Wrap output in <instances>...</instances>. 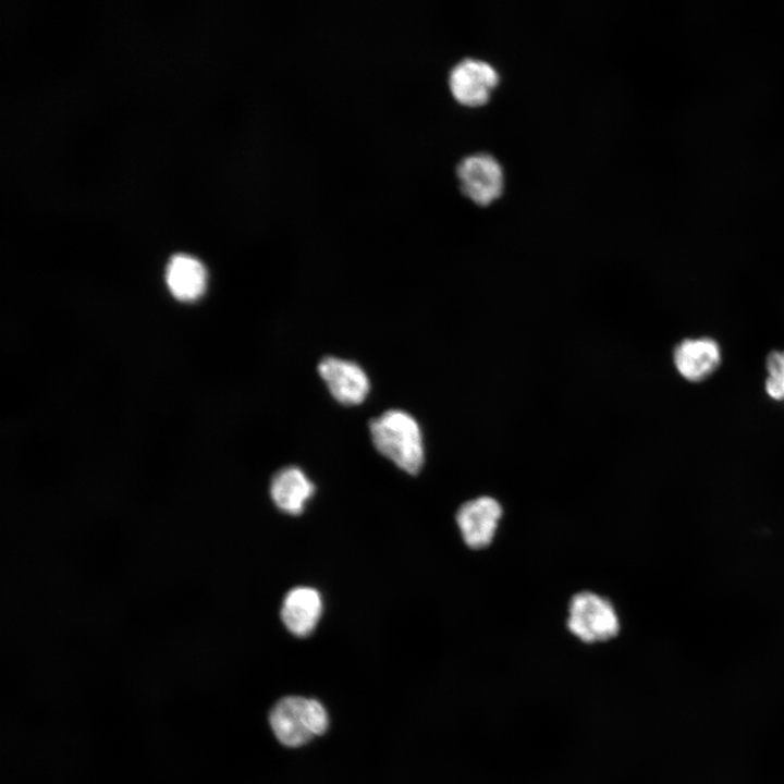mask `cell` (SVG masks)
Here are the masks:
<instances>
[{
  "label": "cell",
  "instance_id": "cell-1",
  "mask_svg": "<svg viewBox=\"0 0 784 784\" xmlns=\"http://www.w3.org/2000/svg\"><path fill=\"white\" fill-rule=\"evenodd\" d=\"M369 429L376 449L397 467L412 475L421 469L422 434L413 416L404 411L390 409L373 418Z\"/></svg>",
  "mask_w": 784,
  "mask_h": 784
},
{
  "label": "cell",
  "instance_id": "cell-2",
  "mask_svg": "<svg viewBox=\"0 0 784 784\" xmlns=\"http://www.w3.org/2000/svg\"><path fill=\"white\" fill-rule=\"evenodd\" d=\"M270 724L277 738L285 746L298 747L314 736L323 734L328 713L315 699L285 697L270 712Z\"/></svg>",
  "mask_w": 784,
  "mask_h": 784
},
{
  "label": "cell",
  "instance_id": "cell-3",
  "mask_svg": "<svg viewBox=\"0 0 784 784\" xmlns=\"http://www.w3.org/2000/svg\"><path fill=\"white\" fill-rule=\"evenodd\" d=\"M568 610L567 627L581 641H604L618 633L620 624L614 608L593 592L575 595Z\"/></svg>",
  "mask_w": 784,
  "mask_h": 784
},
{
  "label": "cell",
  "instance_id": "cell-4",
  "mask_svg": "<svg viewBox=\"0 0 784 784\" xmlns=\"http://www.w3.org/2000/svg\"><path fill=\"white\" fill-rule=\"evenodd\" d=\"M461 192L479 206H489L504 191V171L488 152L464 157L456 167Z\"/></svg>",
  "mask_w": 784,
  "mask_h": 784
},
{
  "label": "cell",
  "instance_id": "cell-5",
  "mask_svg": "<svg viewBox=\"0 0 784 784\" xmlns=\"http://www.w3.org/2000/svg\"><path fill=\"white\" fill-rule=\"evenodd\" d=\"M500 82L495 68L487 61L466 58L449 73V87L457 102L467 107L487 103Z\"/></svg>",
  "mask_w": 784,
  "mask_h": 784
},
{
  "label": "cell",
  "instance_id": "cell-6",
  "mask_svg": "<svg viewBox=\"0 0 784 784\" xmlns=\"http://www.w3.org/2000/svg\"><path fill=\"white\" fill-rule=\"evenodd\" d=\"M501 515L500 503L490 497H479L462 504L456 522L465 543L473 549L487 547L493 539Z\"/></svg>",
  "mask_w": 784,
  "mask_h": 784
},
{
  "label": "cell",
  "instance_id": "cell-7",
  "mask_svg": "<svg viewBox=\"0 0 784 784\" xmlns=\"http://www.w3.org/2000/svg\"><path fill=\"white\" fill-rule=\"evenodd\" d=\"M318 371L333 397L342 404L357 405L369 392L367 375L353 362L326 357L319 363Z\"/></svg>",
  "mask_w": 784,
  "mask_h": 784
},
{
  "label": "cell",
  "instance_id": "cell-8",
  "mask_svg": "<svg viewBox=\"0 0 784 784\" xmlns=\"http://www.w3.org/2000/svg\"><path fill=\"white\" fill-rule=\"evenodd\" d=\"M720 363V347L710 338L686 339L674 350L676 369L691 382H700L708 378Z\"/></svg>",
  "mask_w": 784,
  "mask_h": 784
},
{
  "label": "cell",
  "instance_id": "cell-9",
  "mask_svg": "<svg viewBox=\"0 0 784 784\" xmlns=\"http://www.w3.org/2000/svg\"><path fill=\"white\" fill-rule=\"evenodd\" d=\"M322 613V599L311 587H295L282 603L281 618L295 636L306 637L313 633Z\"/></svg>",
  "mask_w": 784,
  "mask_h": 784
},
{
  "label": "cell",
  "instance_id": "cell-10",
  "mask_svg": "<svg viewBox=\"0 0 784 784\" xmlns=\"http://www.w3.org/2000/svg\"><path fill=\"white\" fill-rule=\"evenodd\" d=\"M315 486L298 467L280 469L270 483V495L274 504L284 513L301 514L307 501L313 497Z\"/></svg>",
  "mask_w": 784,
  "mask_h": 784
},
{
  "label": "cell",
  "instance_id": "cell-11",
  "mask_svg": "<svg viewBox=\"0 0 784 784\" xmlns=\"http://www.w3.org/2000/svg\"><path fill=\"white\" fill-rule=\"evenodd\" d=\"M207 277L204 265L188 255H174L167 266L169 290L181 301H194L201 296L207 286Z\"/></svg>",
  "mask_w": 784,
  "mask_h": 784
},
{
  "label": "cell",
  "instance_id": "cell-12",
  "mask_svg": "<svg viewBox=\"0 0 784 784\" xmlns=\"http://www.w3.org/2000/svg\"><path fill=\"white\" fill-rule=\"evenodd\" d=\"M765 391L774 400H784V351H774L768 355Z\"/></svg>",
  "mask_w": 784,
  "mask_h": 784
}]
</instances>
